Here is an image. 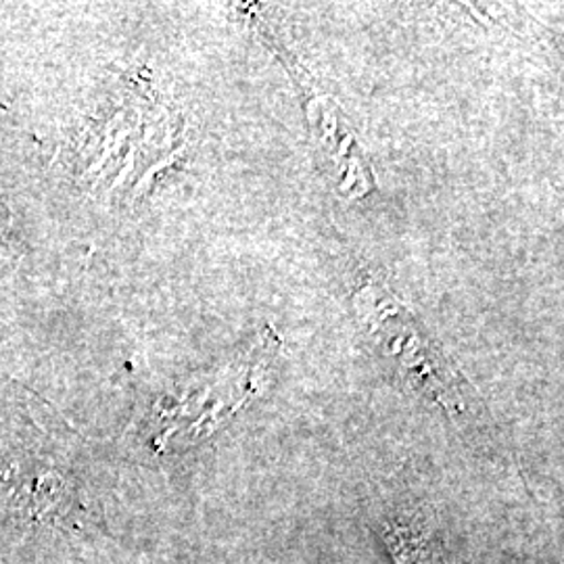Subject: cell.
<instances>
[{"label": "cell", "mask_w": 564, "mask_h": 564, "mask_svg": "<svg viewBox=\"0 0 564 564\" xmlns=\"http://www.w3.org/2000/svg\"><path fill=\"white\" fill-rule=\"evenodd\" d=\"M383 533L393 564H440L437 552L421 527L391 521L384 524Z\"/></svg>", "instance_id": "cell-1"}]
</instances>
